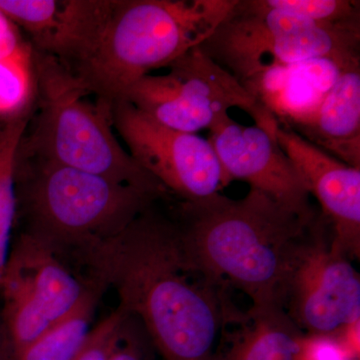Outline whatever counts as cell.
I'll return each instance as SVG.
<instances>
[{"instance_id": "cell-24", "label": "cell", "mask_w": 360, "mask_h": 360, "mask_svg": "<svg viewBox=\"0 0 360 360\" xmlns=\"http://www.w3.org/2000/svg\"><path fill=\"white\" fill-rule=\"evenodd\" d=\"M0 360H16L13 340L1 312H0Z\"/></svg>"}, {"instance_id": "cell-2", "label": "cell", "mask_w": 360, "mask_h": 360, "mask_svg": "<svg viewBox=\"0 0 360 360\" xmlns=\"http://www.w3.org/2000/svg\"><path fill=\"white\" fill-rule=\"evenodd\" d=\"M238 0H68L51 56L112 108L214 32Z\"/></svg>"}, {"instance_id": "cell-10", "label": "cell", "mask_w": 360, "mask_h": 360, "mask_svg": "<svg viewBox=\"0 0 360 360\" xmlns=\"http://www.w3.org/2000/svg\"><path fill=\"white\" fill-rule=\"evenodd\" d=\"M111 120L129 155L170 196L194 201L224 188L221 167L208 139L165 127L127 101L113 104Z\"/></svg>"}, {"instance_id": "cell-23", "label": "cell", "mask_w": 360, "mask_h": 360, "mask_svg": "<svg viewBox=\"0 0 360 360\" xmlns=\"http://www.w3.org/2000/svg\"><path fill=\"white\" fill-rule=\"evenodd\" d=\"M32 49L21 37L20 30L0 11V59L13 58Z\"/></svg>"}, {"instance_id": "cell-16", "label": "cell", "mask_w": 360, "mask_h": 360, "mask_svg": "<svg viewBox=\"0 0 360 360\" xmlns=\"http://www.w3.org/2000/svg\"><path fill=\"white\" fill-rule=\"evenodd\" d=\"M30 115L6 120L0 127V286L11 250V234L16 220L14 165L16 150Z\"/></svg>"}, {"instance_id": "cell-8", "label": "cell", "mask_w": 360, "mask_h": 360, "mask_svg": "<svg viewBox=\"0 0 360 360\" xmlns=\"http://www.w3.org/2000/svg\"><path fill=\"white\" fill-rule=\"evenodd\" d=\"M279 307L303 333H333L360 319L359 274L322 214L291 257Z\"/></svg>"}, {"instance_id": "cell-3", "label": "cell", "mask_w": 360, "mask_h": 360, "mask_svg": "<svg viewBox=\"0 0 360 360\" xmlns=\"http://www.w3.org/2000/svg\"><path fill=\"white\" fill-rule=\"evenodd\" d=\"M172 215L198 264L225 288L245 293L253 307H279L291 257L317 217L253 188L240 200L219 193L179 200Z\"/></svg>"}, {"instance_id": "cell-22", "label": "cell", "mask_w": 360, "mask_h": 360, "mask_svg": "<svg viewBox=\"0 0 360 360\" xmlns=\"http://www.w3.org/2000/svg\"><path fill=\"white\" fill-rule=\"evenodd\" d=\"M295 360H360L335 333H302L296 342Z\"/></svg>"}, {"instance_id": "cell-4", "label": "cell", "mask_w": 360, "mask_h": 360, "mask_svg": "<svg viewBox=\"0 0 360 360\" xmlns=\"http://www.w3.org/2000/svg\"><path fill=\"white\" fill-rule=\"evenodd\" d=\"M33 61L37 94L18 155L99 175L161 198L170 196L116 139L110 106L51 54L33 49Z\"/></svg>"}, {"instance_id": "cell-21", "label": "cell", "mask_w": 360, "mask_h": 360, "mask_svg": "<svg viewBox=\"0 0 360 360\" xmlns=\"http://www.w3.org/2000/svg\"><path fill=\"white\" fill-rule=\"evenodd\" d=\"M155 352L141 321L127 314L110 360H153Z\"/></svg>"}, {"instance_id": "cell-15", "label": "cell", "mask_w": 360, "mask_h": 360, "mask_svg": "<svg viewBox=\"0 0 360 360\" xmlns=\"http://www.w3.org/2000/svg\"><path fill=\"white\" fill-rule=\"evenodd\" d=\"M104 291L103 286L89 279V288L77 307L16 355V360L77 359L94 328L91 322Z\"/></svg>"}, {"instance_id": "cell-7", "label": "cell", "mask_w": 360, "mask_h": 360, "mask_svg": "<svg viewBox=\"0 0 360 360\" xmlns=\"http://www.w3.org/2000/svg\"><path fill=\"white\" fill-rule=\"evenodd\" d=\"M168 68L167 75H148L135 82L122 101L155 122L187 134L212 131L231 118L229 110L233 108L248 112L260 129L276 132V116L200 46Z\"/></svg>"}, {"instance_id": "cell-18", "label": "cell", "mask_w": 360, "mask_h": 360, "mask_svg": "<svg viewBox=\"0 0 360 360\" xmlns=\"http://www.w3.org/2000/svg\"><path fill=\"white\" fill-rule=\"evenodd\" d=\"M65 0H0V11L30 37L37 51L46 52L60 22Z\"/></svg>"}, {"instance_id": "cell-13", "label": "cell", "mask_w": 360, "mask_h": 360, "mask_svg": "<svg viewBox=\"0 0 360 360\" xmlns=\"http://www.w3.org/2000/svg\"><path fill=\"white\" fill-rule=\"evenodd\" d=\"M286 127L341 162L360 168V61L341 68L314 110Z\"/></svg>"}, {"instance_id": "cell-6", "label": "cell", "mask_w": 360, "mask_h": 360, "mask_svg": "<svg viewBox=\"0 0 360 360\" xmlns=\"http://www.w3.org/2000/svg\"><path fill=\"white\" fill-rule=\"evenodd\" d=\"M359 47L360 20L321 25L270 7L265 0H238L200 45L245 87L274 68L319 59L345 68L360 61Z\"/></svg>"}, {"instance_id": "cell-11", "label": "cell", "mask_w": 360, "mask_h": 360, "mask_svg": "<svg viewBox=\"0 0 360 360\" xmlns=\"http://www.w3.org/2000/svg\"><path fill=\"white\" fill-rule=\"evenodd\" d=\"M208 141L219 158L224 187L232 180H243L296 212H315L302 177L276 134L257 125L243 127L229 118L210 131Z\"/></svg>"}, {"instance_id": "cell-20", "label": "cell", "mask_w": 360, "mask_h": 360, "mask_svg": "<svg viewBox=\"0 0 360 360\" xmlns=\"http://www.w3.org/2000/svg\"><path fill=\"white\" fill-rule=\"evenodd\" d=\"M127 312L120 307L103 319L91 333L75 360H110L120 338Z\"/></svg>"}, {"instance_id": "cell-12", "label": "cell", "mask_w": 360, "mask_h": 360, "mask_svg": "<svg viewBox=\"0 0 360 360\" xmlns=\"http://www.w3.org/2000/svg\"><path fill=\"white\" fill-rule=\"evenodd\" d=\"M276 137L321 207L333 239L350 260L360 257V168L341 162L277 122Z\"/></svg>"}, {"instance_id": "cell-19", "label": "cell", "mask_w": 360, "mask_h": 360, "mask_svg": "<svg viewBox=\"0 0 360 360\" xmlns=\"http://www.w3.org/2000/svg\"><path fill=\"white\" fill-rule=\"evenodd\" d=\"M267 6L321 25L360 20V2L352 0H265Z\"/></svg>"}, {"instance_id": "cell-9", "label": "cell", "mask_w": 360, "mask_h": 360, "mask_svg": "<svg viewBox=\"0 0 360 360\" xmlns=\"http://www.w3.org/2000/svg\"><path fill=\"white\" fill-rule=\"evenodd\" d=\"M87 288L89 279L75 277L53 251L20 232L0 286L16 355L70 314Z\"/></svg>"}, {"instance_id": "cell-1", "label": "cell", "mask_w": 360, "mask_h": 360, "mask_svg": "<svg viewBox=\"0 0 360 360\" xmlns=\"http://www.w3.org/2000/svg\"><path fill=\"white\" fill-rule=\"evenodd\" d=\"M156 202L70 258L89 279L115 291L118 307L141 321L163 360H207L234 303L187 250L172 213Z\"/></svg>"}, {"instance_id": "cell-17", "label": "cell", "mask_w": 360, "mask_h": 360, "mask_svg": "<svg viewBox=\"0 0 360 360\" xmlns=\"http://www.w3.org/2000/svg\"><path fill=\"white\" fill-rule=\"evenodd\" d=\"M37 94L33 49L0 59V117L30 115Z\"/></svg>"}, {"instance_id": "cell-14", "label": "cell", "mask_w": 360, "mask_h": 360, "mask_svg": "<svg viewBox=\"0 0 360 360\" xmlns=\"http://www.w3.org/2000/svg\"><path fill=\"white\" fill-rule=\"evenodd\" d=\"M302 331L276 305L225 312L219 338L207 360H295Z\"/></svg>"}, {"instance_id": "cell-5", "label": "cell", "mask_w": 360, "mask_h": 360, "mask_svg": "<svg viewBox=\"0 0 360 360\" xmlns=\"http://www.w3.org/2000/svg\"><path fill=\"white\" fill-rule=\"evenodd\" d=\"M14 189L21 233L59 258H70L84 246L115 236L163 200L99 175L18 153Z\"/></svg>"}]
</instances>
